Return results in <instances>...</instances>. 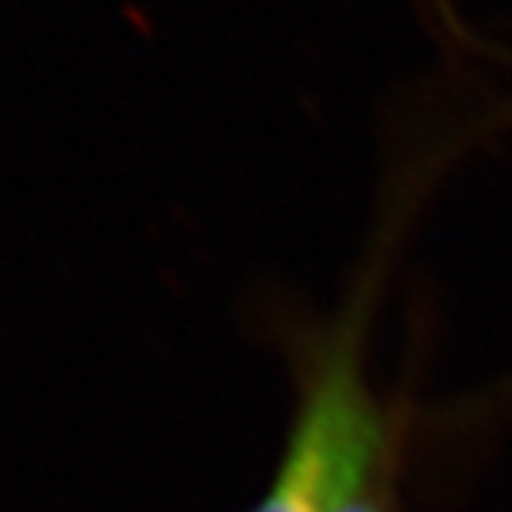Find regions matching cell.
<instances>
[{
  "instance_id": "obj_2",
  "label": "cell",
  "mask_w": 512,
  "mask_h": 512,
  "mask_svg": "<svg viewBox=\"0 0 512 512\" xmlns=\"http://www.w3.org/2000/svg\"><path fill=\"white\" fill-rule=\"evenodd\" d=\"M253 512H310V476H306V456L296 439H290L273 489Z\"/></svg>"
},
{
  "instance_id": "obj_1",
  "label": "cell",
  "mask_w": 512,
  "mask_h": 512,
  "mask_svg": "<svg viewBox=\"0 0 512 512\" xmlns=\"http://www.w3.org/2000/svg\"><path fill=\"white\" fill-rule=\"evenodd\" d=\"M356 310L316 350L293 439L306 456L310 512H393V433L360 370Z\"/></svg>"
}]
</instances>
